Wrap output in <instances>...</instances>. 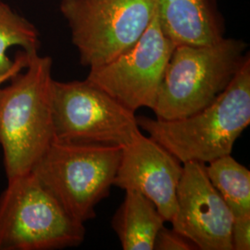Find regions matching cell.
<instances>
[{
  "instance_id": "6da1fadb",
  "label": "cell",
  "mask_w": 250,
  "mask_h": 250,
  "mask_svg": "<svg viewBox=\"0 0 250 250\" xmlns=\"http://www.w3.org/2000/svg\"><path fill=\"white\" fill-rule=\"evenodd\" d=\"M26 54L23 72L0 86V146L8 180L32 171L55 140L52 60Z\"/></svg>"
},
{
  "instance_id": "7a4b0ae2",
  "label": "cell",
  "mask_w": 250,
  "mask_h": 250,
  "mask_svg": "<svg viewBox=\"0 0 250 250\" xmlns=\"http://www.w3.org/2000/svg\"><path fill=\"white\" fill-rule=\"evenodd\" d=\"M140 129L181 163H208L232 154L250 124V56L227 88L208 106L190 116L163 121L136 116Z\"/></svg>"
},
{
  "instance_id": "3957f363",
  "label": "cell",
  "mask_w": 250,
  "mask_h": 250,
  "mask_svg": "<svg viewBox=\"0 0 250 250\" xmlns=\"http://www.w3.org/2000/svg\"><path fill=\"white\" fill-rule=\"evenodd\" d=\"M247 48L243 40L225 37L212 45L175 46L152 108L156 119L186 118L211 104L241 68Z\"/></svg>"
},
{
  "instance_id": "277c9868",
  "label": "cell",
  "mask_w": 250,
  "mask_h": 250,
  "mask_svg": "<svg viewBox=\"0 0 250 250\" xmlns=\"http://www.w3.org/2000/svg\"><path fill=\"white\" fill-rule=\"evenodd\" d=\"M122 152L119 146L54 140L32 171L73 219L84 224L109 195Z\"/></svg>"
},
{
  "instance_id": "5b68a950",
  "label": "cell",
  "mask_w": 250,
  "mask_h": 250,
  "mask_svg": "<svg viewBox=\"0 0 250 250\" xmlns=\"http://www.w3.org/2000/svg\"><path fill=\"white\" fill-rule=\"evenodd\" d=\"M84 237V224L33 171L8 180L0 194V250H62L80 246Z\"/></svg>"
},
{
  "instance_id": "8992f818",
  "label": "cell",
  "mask_w": 250,
  "mask_h": 250,
  "mask_svg": "<svg viewBox=\"0 0 250 250\" xmlns=\"http://www.w3.org/2000/svg\"><path fill=\"white\" fill-rule=\"evenodd\" d=\"M82 65L94 69L133 47L156 14L155 0H62Z\"/></svg>"
},
{
  "instance_id": "52a82bcc",
  "label": "cell",
  "mask_w": 250,
  "mask_h": 250,
  "mask_svg": "<svg viewBox=\"0 0 250 250\" xmlns=\"http://www.w3.org/2000/svg\"><path fill=\"white\" fill-rule=\"evenodd\" d=\"M55 141L125 146L142 134L135 112L85 79L52 84Z\"/></svg>"
},
{
  "instance_id": "ba28073f",
  "label": "cell",
  "mask_w": 250,
  "mask_h": 250,
  "mask_svg": "<svg viewBox=\"0 0 250 250\" xmlns=\"http://www.w3.org/2000/svg\"><path fill=\"white\" fill-rule=\"evenodd\" d=\"M174 47L155 14L133 47L115 60L90 69L86 79L134 112L141 107L152 109Z\"/></svg>"
},
{
  "instance_id": "9c48e42d",
  "label": "cell",
  "mask_w": 250,
  "mask_h": 250,
  "mask_svg": "<svg viewBox=\"0 0 250 250\" xmlns=\"http://www.w3.org/2000/svg\"><path fill=\"white\" fill-rule=\"evenodd\" d=\"M172 229L197 250H232L233 215L207 175L205 163H183Z\"/></svg>"
},
{
  "instance_id": "30bf717a",
  "label": "cell",
  "mask_w": 250,
  "mask_h": 250,
  "mask_svg": "<svg viewBox=\"0 0 250 250\" xmlns=\"http://www.w3.org/2000/svg\"><path fill=\"white\" fill-rule=\"evenodd\" d=\"M182 173L183 163L150 136L141 134L123 147L113 187L141 193L170 222L176 212Z\"/></svg>"
},
{
  "instance_id": "8fae6325",
  "label": "cell",
  "mask_w": 250,
  "mask_h": 250,
  "mask_svg": "<svg viewBox=\"0 0 250 250\" xmlns=\"http://www.w3.org/2000/svg\"><path fill=\"white\" fill-rule=\"evenodd\" d=\"M162 32L175 46H201L224 38V19L214 0H155Z\"/></svg>"
},
{
  "instance_id": "7c38bea8",
  "label": "cell",
  "mask_w": 250,
  "mask_h": 250,
  "mask_svg": "<svg viewBox=\"0 0 250 250\" xmlns=\"http://www.w3.org/2000/svg\"><path fill=\"white\" fill-rule=\"evenodd\" d=\"M165 222L151 200L128 189L112 218L111 226L123 250H153L156 236Z\"/></svg>"
},
{
  "instance_id": "4fadbf2b",
  "label": "cell",
  "mask_w": 250,
  "mask_h": 250,
  "mask_svg": "<svg viewBox=\"0 0 250 250\" xmlns=\"http://www.w3.org/2000/svg\"><path fill=\"white\" fill-rule=\"evenodd\" d=\"M205 164L207 175L233 217L250 214V171L226 155Z\"/></svg>"
},
{
  "instance_id": "5bb4252c",
  "label": "cell",
  "mask_w": 250,
  "mask_h": 250,
  "mask_svg": "<svg viewBox=\"0 0 250 250\" xmlns=\"http://www.w3.org/2000/svg\"><path fill=\"white\" fill-rule=\"evenodd\" d=\"M13 46L21 47L26 53L38 51L39 32L31 21L0 0V75L10 72L17 64V56L14 61L8 56Z\"/></svg>"
},
{
  "instance_id": "9a60e30c",
  "label": "cell",
  "mask_w": 250,
  "mask_h": 250,
  "mask_svg": "<svg viewBox=\"0 0 250 250\" xmlns=\"http://www.w3.org/2000/svg\"><path fill=\"white\" fill-rule=\"evenodd\" d=\"M197 247L173 229L163 226L158 232L153 250H194Z\"/></svg>"
},
{
  "instance_id": "2e32d148",
  "label": "cell",
  "mask_w": 250,
  "mask_h": 250,
  "mask_svg": "<svg viewBox=\"0 0 250 250\" xmlns=\"http://www.w3.org/2000/svg\"><path fill=\"white\" fill-rule=\"evenodd\" d=\"M232 250H250V214L233 217Z\"/></svg>"
},
{
  "instance_id": "e0dca14e",
  "label": "cell",
  "mask_w": 250,
  "mask_h": 250,
  "mask_svg": "<svg viewBox=\"0 0 250 250\" xmlns=\"http://www.w3.org/2000/svg\"><path fill=\"white\" fill-rule=\"evenodd\" d=\"M17 58H18V62H17L16 66L14 67V69L6 74L0 75V86L3 85L6 82L10 80L14 75H16L17 73L22 71L26 67L27 62H28V55L24 51L20 52L17 55Z\"/></svg>"
}]
</instances>
